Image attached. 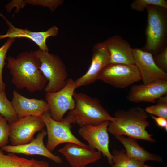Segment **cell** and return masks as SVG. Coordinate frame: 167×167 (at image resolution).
<instances>
[{"label": "cell", "instance_id": "8992f818", "mask_svg": "<svg viewBox=\"0 0 167 167\" xmlns=\"http://www.w3.org/2000/svg\"><path fill=\"white\" fill-rule=\"evenodd\" d=\"M41 117L47 129L48 139L46 147L51 152L58 145L63 143H72L84 147L88 146L72 132L71 124L74 123L71 115L68 114L61 121H57L51 118L49 111Z\"/></svg>", "mask_w": 167, "mask_h": 167}, {"label": "cell", "instance_id": "6da1fadb", "mask_svg": "<svg viewBox=\"0 0 167 167\" xmlns=\"http://www.w3.org/2000/svg\"><path fill=\"white\" fill-rule=\"evenodd\" d=\"M6 59L11 82L17 89L25 88L31 92L44 90L47 81L39 69L40 61L34 51H25L16 58L8 56Z\"/></svg>", "mask_w": 167, "mask_h": 167}, {"label": "cell", "instance_id": "83f0119b", "mask_svg": "<svg viewBox=\"0 0 167 167\" xmlns=\"http://www.w3.org/2000/svg\"><path fill=\"white\" fill-rule=\"evenodd\" d=\"M152 119L156 122L157 125L159 127L164 129L167 131V119L164 118L152 115H150Z\"/></svg>", "mask_w": 167, "mask_h": 167}, {"label": "cell", "instance_id": "ac0fdd59", "mask_svg": "<svg viewBox=\"0 0 167 167\" xmlns=\"http://www.w3.org/2000/svg\"><path fill=\"white\" fill-rule=\"evenodd\" d=\"M104 42L109 53V63L135 64L132 48L125 40L116 35Z\"/></svg>", "mask_w": 167, "mask_h": 167}, {"label": "cell", "instance_id": "5b68a950", "mask_svg": "<svg viewBox=\"0 0 167 167\" xmlns=\"http://www.w3.org/2000/svg\"><path fill=\"white\" fill-rule=\"evenodd\" d=\"M145 9L148 16L145 31L146 40L143 50L152 54L158 52L165 39L166 9L154 5L147 6Z\"/></svg>", "mask_w": 167, "mask_h": 167}, {"label": "cell", "instance_id": "ba28073f", "mask_svg": "<svg viewBox=\"0 0 167 167\" xmlns=\"http://www.w3.org/2000/svg\"><path fill=\"white\" fill-rule=\"evenodd\" d=\"M76 89L75 81L68 79L65 86L59 91L54 92H46L45 101L48 105L51 118L57 121H61L67 111L75 107L73 98Z\"/></svg>", "mask_w": 167, "mask_h": 167}, {"label": "cell", "instance_id": "603a6c76", "mask_svg": "<svg viewBox=\"0 0 167 167\" xmlns=\"http://www.w3.org/2000/svg\"><path fill=\"white\" fill-rule=\"evenodd\" d=\"M144 110L150 115L167 119V94L160 97L156 104L148 106Z\"/></svg>", "mask_w": 167, "mask_h": 167}, {"label": "cell", "instance_id": "8fae6325", "mask_svg": "<svg viewBox=\"0 0 167 167\" xmlns=\"http://www.w3.org/2000/svg\"><path fill=\"white\" fill-rule=\"evenodd\" d=\"M109 62V53L105 42L96 44L93 49L91 62L88 70L75 81L76 89L96 81L101 71Z\"/></svg>", "mask_w": 167, "mask_h": 167}, {"label": "cell", "instance_id": "4316f807", "mask_svg": "<svg viewBox=\"0 0 167 167\" xmlns=\"http://www.w3.org/2000/svg\"><path fill=\"white\" fill-rule=\"evenodd\" d=\"M154 59L157 66L164 71L166 72L167 71V47H165L160 54L156 55Z\"/></svg>", "mask_w": 167, "mask_h": 167}, {"label": "cell", "instance_id": "3957f363", "mask_svg": "<svg viewBox=\"0 0 167 167\" xmlns=\"http://www.w3.org/2000/svg\"><path fill=\"white\" fill-rule=\"evenodd\" d=\"M73 98L75 106L68 114L72 118L74 123L80 127L96 126L106 121L114 120L113 117L105 109L98 99L84 93L75 92Z\"/></svg>", "mask_w": 167, "mask_h": 167}, {"label": "cell", "instance_id": "d4e9b609", "mask_svg": "<svg viewBox=\"0 0 167 167\" xmlns=\"http://www.w3.org/2000/svg\"><path fill=\"white\" fill-rule=\"evenodd\" d=\"M158 6L167 9V1L165 0H135L131 4V8L138 11H144L148 6Z\"/></svg>", "mask_w": 167, "mask_h": 167}, {"label": "cell", "instance_id": "44dd1931", "mask_svg": "<svg viewBox=\"0 0 167 167\" xmlns=\"http://www.w3.org/2000/svg\"><path fill=\"white\" fill-rule=\"evenodd\" d=\"M112 161L111 167H143V163L129 157L125 149L120 150L114 149L112 151Z\"/></svg>", "mask_w": 167, "mask_h": 167}, {"label": "cell", "instance_id": "7402d4cb", "mask_svg": "<svg viewBox=\"0 0 167 167\" xmlns=\"http://www.w3.org/2000/svg\"><path fill=\"white\" fill-rule=\"evenodd\" d=\"M0 114L10 124L18 119L11 101L7 99L5 92H0Z\"/></svg>", "mask_w": 167, "mask_h": 167}, {"label": "cell", "instance_id": "2e32d148", "mask_svg": "<svg viewBox=\"0 0 167 167\" xmlns=\"http://www.w3.org/2000/svg\"><path fill=\"white\" fill-rule=\"evenodd\" d=\"M18 119L28 116L41 117L49 111L45 100L26 97L14 90L11 101Z\"/></svg>", "mask_w": 167, "mask_h": 167}, {"label": "cell", "instance_id": "ffe728a7", "mask_svg": "<svg viewBox=\"0 0 167 167\" xmlns=\"http://www.w3.org/2000/svg\"><path fill=\"white\" fill-rule=\"evenodd\" d=\"M0 167H49L46 161L20 157L14 153L4 154L0 149Z\"/></svg>", "mask_w": 167, "mask_h": 167}, {"label": "cell", "instance_id": "30bf717a", "mask_svg": "<svg viewBox=\"0 0 167 167\" xmlns=\"http://www.w3.org/2000/svg\"><path fill=\"white\" fill-rule=\"evenodd\" d=\"M109 121H106L96 126L81 127L79 135L88 143V147L99 152L107 159L112 166L113 156L109 149V137L107 128Z\"/></svg>", "mask_w": 167, "mask_h": 167}, {"label": "cell", "instance_id": "e0dca14e", "mask_svg": "<svg viewBox=\"0 0 167 167\" xmlns=\"http://www.w3.org/2000/svg\"><path fill=\"white\" fill-rule=\"evenodd\" d=\"M46 135V131L44 129L37 134L36 138L27 144L17 146L6 145L2 147L1 150L14 154L39 155L45 156L56 163H62V159L50 152L45 145L43 140Z\"/></svg>", "mask_w": 167, "mask_h": 167}, {"label": "cell", "instance_id": "484cf974", "mask_svg": "<svg viewBox=\"0 0 167 167\" xmlns=\"http://www.w3.org/2000/svg\"><path fill=\"white\" fill-rule=\"evenodd\" d=\"M10 126L6 118L0 120V148L6 146L9 141Z\"/></svg>", "mask_w": 167, "mask_h": 167}, {"label": "cell", "instance_id": "d6986e66", "mask_svg": "<svg viewBox=\"0 0 167 167\" xmlns=\"http://www.w3.org/2000/svg\"><path fill=\"white\" fill-rule=\"evenodd\" d=\"M115 137L123 145L127 156L131 159L143 163L149 161L157 162L163 161L159 156L145 149L138 144L136 139L123 135Z\"/></svg>", "mask_w": 167, "mask_h": 167}, {"label": "cell", "instance_id": "5bb4252c", "mask_svg": "<svg viewBox=\"0 0 167 167\" xmlns=\"http://www.w3.org/2000/svg\"><path fill=\"white\" fill-rule=\"evenodd\" d=\"M0 16L5 20L8 28L6 34H0V40L6 38H14L25 37L31 40L42 51H49V49L46 44L47 38L50 36H55L58 33L59 30L56 26H53L48 30L43 32H33L25 29L15 27L2 14Z\"/></svg>", "mask_w": 167, "mask_h": 167}, {"label": "cell", "instance_id": "f546056e", "mask_svg": "<svg viewBox=\"0 0 167 167\" xmlns=\"http://www.w3.org/2000/svg\"><path fill=\"white\" fill-rule=\"evenodd\" d=\"M3 117L2 115L0 114V120L2 119Z\"/></svg>", "mask_w": 167, "mask_h": 167}, {"label": "cell", "instance_id": "277c9868", "mask_svg": "<svg viewBox=\"0 0 167 167\" xmlns=\"http://www.w3.org/2000/svg\"><path fill=\"white\" fill-rule=\"evenodd\" d=\"M34 51L40 61L39 69L47 81L44 91L54 92L63 88L66 84L68 74L62 59L49 51L40 49Z\"/></svg>", "mask_w": 167, "mask_h": 167}, {"label": "cell", "instance_id": "4fadbf2b", "mask_svg": "<svg viewBox=\"0 0 167 167\" xmlns=\"http://www.w3.org/2000/svg\"><path fill=\"white\" fill-rule=\"evenodd\" d=\"M58 152L62 154L71 167H85L94 163L102 156L101 153L88 147L72 143H66Z\"/></svg>", "mask_w": 167, "mask_h": 167}, {"label": "cell", "instance_id": "7a4b0ae2", "mask_svg": "<svg viewBox=\"0 0 167 167\" xmlns=\"http://www.w3.org/2000/svg\"><path fill=\"white\" fill-rule=\"evenodd\" d=\"M148 117L145 110L139 106L118 110L114 113V120L109 121L108 131L115 137L126 135L136 139L155 143L156 140L153 135L146 130L149 125Z\"/></svg>", "mask_w": 167, "mask_h": 167}, {"label": "cell", "instance_id": "7c38bea8", "mask_svg": "<svg viewBox=\"0 0 167 167\" xmlns=\"http://www.w3.org/2000/svg\"><path fill=\"white\" fill-rule=\"evenodd\" d=\"M135 65L140 72L143 84L155 81H167V73L156 64L152 54L138 48H132Z\"/></svg>", "mask_w": 167, "mask_h": 167}, {"label": "cell", "instance_id": "9a60e30c", "mask_svg": "<svg viewBox=\"0 0 167 167\" xmlns=\"http://www.w3.org/2000/svg\"><path fill=\"white\" fill-rule=\"evenodd\" d=\"M167 93V81L160 80L148 84H135L131 88L127 98L130 101L154 103Z\"/></svg>", "mask_w": 167, "mask_h": 167}, {"label": "cell", "instance_id": "52a82bcc", "mask_svg": "<svg viewBox=\"0 0 167 167\" xmlns=\"http://www.w3.org/2000/svg\"><path fill=\"white\" fill-rule=\"evenodd\" d=\"M98 80L118 88H124L141 80L135 64L109 63L100 73Z\"/></svg>", "mask_w": 167, "mask_h": 167}, {"label": "cell", "instance_id": "9c48e42d", "mask_svg": "<svg viewBox=\"0 0 167 167\" xmlns=\"http://www.w3.org/2000/svg\"><path fill=\"white\" fill-rule=\"evenodd\" d=\"M9 139L12 145L27 144L34 139V135L45 126L41 117L28 116L9 124Z\"/></svg>", "mask_w": 167, "mask_h": 167}, {"label": "cell", "instance_id": "4dcf8cb0", "mask_svg": "<svg viewBox=\"0 0 167 167\" xmlns=\"http://www.w3.org/2000/svg\"><path fill=\"white\" fill-rule=\"evenodd\" d=\"M101 167V166H99V167Z\"/></svg>", "mask_w": 167, "mask_h": 167}, {"label": "cell", "instance_id": "cb8c5ba5", "mask_svg": "<svg viewBox=\"0 0 167 167\" xmlns=\"http://www.w3.org/2000/svg\"><path fill=\"white\" fill-rule=\"evenodd\" d=\"M15 38H9L0 48V92H5L6 85L2 79V71L6 64L7 53L11 45L14 42Z\"/></svg>", "mask_w": 167, "mask_h": 167}, {"label": "cell", "instance_id": "f1b7e54d", "mask_svg": "<svg viewBox=\"0 0 167 167\" xmlns=\"http://www.w3.org/2000/svg\"><path fill=\"white\" fill-rule=\"evenodd\" d=\"M143 167H153L145 165Z\"/></svg>", "mask_w": 167, "mask_h": 167}]
</instances>
